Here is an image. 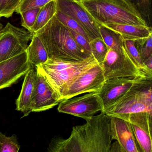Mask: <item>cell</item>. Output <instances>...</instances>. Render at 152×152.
<instances>
[{"instance_id": "1", "label": "cell", "mask_w": 152, "mask_h": 152, "mask_svg": "<svg viewBox=\"0 0 152 152\" xmlns=\"http://www.w3.org/2000/svg\"><path fill=\"white\" fill-rule=\"evenodd\" d=\"M72 128L69 137L51 140L47 152H109L112 139L110 117L103 112Z\"/></svg>"}, {"instance_id": "2", "label": "cell", "mask_w": 152, "mask_h": 152, "mask_svg": "<svg viewBox=\"0 0 152 152\" xmlns=\"http://www.w3.org/2000/svg\"><path fill=\"white\" fill-rule=\"evenodd\" d=\"M35 34L43 44L48 58L70 62H82L91 56L75 42L69 29L55 15Z\"/></svg>"}, {"instance_id": "3", "label": "cell", "mask_w": 152, "mask_h": 152, "mask_svg": "<svg viewBox=\"0 0 152 152\" xmlns=\"http://www.w3.org/2000/svg\"><path fill=\"white\" fill-rule=\"evenodd\" d=\"M81 6L99 25L148 26L132 0H79Z\"/></svg>"}, {"instance_id": "4", "label": "cell", "mask_w": 152, "mask_h": 152, "mask_svg": "<svg viewBox=\"0 0 152 152\" xmlns=\"http://www.w3.org/2000/svg\"><path fill=\"white\" fill-rule=\"evenodd\" d=\"M152 78L144 77L134 85L125 96L103 112L110 117L125 121L136 113H152Z\"/></svg>"}, {"instance_id": "5", "label": "cell", "mask_w": 152, "mask_h": 152, "mask_svg": "<svg viewBox=\"0 0 152 152\" xmlns=\"http://www.w3.org/2000/svg\"><path fill=\"white\" fill-rule=\"evenodd\" d=\"M105 80L102 68L96 63L79 73L63 86L60 94L61 101L82 94L98 92Z\"/></svg>"}, {"instance_id": "6", "label": "cell", "mask_w": 152, "mask_h": 152, "mask_svg": "<svg viewBox=\"0 0 152 152\" xmlns=\"http://www.w3.org/2000/svg\"><path fill=\"white\" fill-rule=\"evenodd\" d=\"M33 34L8 22L0 31V62L26 51Z\"/></svg>"}, {"instance_id": "7", "label": "cell", "mask_w": 152, "mask_h": 152, "mask_svg": "<svg viewBox=\"0 0 152 152\" xmlns=\"http://www.w3.org/2000/svg\"><path fill=\"white\" fill-rule=\"evenodd\" d=\"M101 66L106 80L123 77H150L137 67L124 46L117 50L109 49Z\"/></svg>"}, {"instance_id": "8", "label": "cell", "mask_w": 152, "mask_h": 152, "mask_svg": "<svg viewBox=\"0 0 152 152\" xmlns=\"http://www.w3.org/2000/svg\"><path fill=\"white\" fill-rule=\"evenodd\" d=\"M103 110V106L97 92L86 93L62 100L59 104L58 111L86 120L92 118L98 112Z\"/></svg>"}, {"instance_id": "9", "label": "cell", "mask_w": 152, "mask_h": 152, "mask_svg": "<svg viewBox=\"0 0 152 152\" xmlns=\"http://www.w3.org/2000/svg\"><path fill=\"white\" fill-rule=\"evenodd\" d=\"M145 77L148 76L123 77L106 80L97 92L103 106L102 112L123 98L136 83Z\"/></svg>"}, {"instance_id": "10", "label": "cell", "mask_w": 152, "mask_h": 152, "mask_svg": "<svg viewBox=\"0 0 152 152\" xmlns=\"http://www.w3.org/2000/svg\"><path fill=\"white\" fill-rule=\"evenodd\" d=\"M57 10L76 21L83 28L89 38H101L99 32L100 26L93 19L79 2L74 0H57Z\"/></svg>"}, {"instance_id": "11", "label": "cell", "mask_w": 152, "mask_h": 152, "mask_svg": "<svg viewBox=\"0 0 152 152\" xmlns=\"http://www.w3.org/2000/svg\"><path fill=\"white\" fill-rule=\"evenodd\" d=\"M60 102L59 96L57 92L45 77L36 70L31 97V112H39L50 110L59 104Z\"/></svg>"}, {"instance_id": "12", "label": "cell", "mask_w": 152, "mask_h": 152, "mask_svg": "<svg viewBox=\"0 0 152 152\" xmlns=\"http://www.w3.org/2000/svg\"><path fill=\"white\" fill-rule=\"evenodd\" d=\"M96 63H97V62L92 55L85 60L80 62L75 66L69 68L59 70H54L41 65L36 67L35 69L45 77L60 96L62 89L66 83L82 71Z\"/></svg>"}, {"instance_id": "13", "label": "cell", "mask_w": 152, "mask_h": 152, "mask_svg": "<svg viewBox=\"0 0 152 152\" xmlns=\"http://www.w3.org/2000/svg\"><path fill=\"white\" fill-rule=\"evenodd\" d=\"M34 67L29 61L26 51L0 62V89L16 83L29 70Z\"/></svg>"}, {"instance_id": "14", "label": "cell", "mask_w": 152, "mask_h": 152, "mask_svg": "<svg viewBox=\"0 0 152 152\" xmlns=\"http://www.w3.org/2000/svg\"><path fill=\"white\" fill-rule=\"evenodd\" d=\"M110 119L112 140H116L125 152H140L130 123L116 117Z\"/></svg>"}, {"instance_id": "15", "label": "cell", "mask_w": 152, "mask_h": 152, "mask_svg": "<svg viewBox=\"0 0 152 152\" xmlns=\"http://www.w3.org/2000/svg\"><path fill=\"white\" fill-rule=\"evenodd\" d=\"M36 76L35 67H32L26 73L20 94L16 101V110L21 112L24 114L23 117H26L31 112V97Z\"/></svg>"}, {"instance_id": "16", "label": "cell", "mask_w": 152, "mask_h": 152, "mask_svg": "<svg viewBox=\"0 0 152 152\" xmlns=\"http://www.w3.org/2000/svg\"><path fill=\"white\" fill-rule=\"evenodd\" d=\"M103 26L120 34L124 40L144 39L152 35V28L149 26L117 24H107Z\"/></svg>"}, {"instance_id": "17", "label": "cell", "mask_w": 152, "mask_h": 152, "mask_svg": "<svg viewBox=\"0 0 152 152\" xmlns=\"http://www.w3.org/2000/svg\"><path fill=\"white\" fill-rule=\"evenodd\" d=\"M31 40L26 51L29 63L34 67H36L46 63L49 58L46 49L41 39L33 34Z\"/></svg>"}, {"instance_id": "18", "label": "cell", "mask_w": 152, "mask_h": 152, "mask_svg": "<svg viewBox=\"0 0 152 152\" xmlns=\"http://www.w3.org/2000/svg\"><path fill=\"white\" fill-rule=\"evenodd\" d=\"M140 152H152V126L131 124Z\"/></svg>"}, {"instance_id": "19", "label": "cell", "mask_w": 152, "mask_h": 152, "mask_svg": "<svg viewBox=\"0 0 152 152\" xmlns=\"http://www.w3.org/2000/svg\"><path fill=\"white\" fill-rule=\"evenodd\" d=\"M56 1H52L41 8L31 33L34 34L43 28L57 12Z\"/></svg>"}, {"instance_id": "20", "label": "cell", "mask_w": 152, "mask_h": 152, "mask_svg": "<svg viewBox=\"0 0 152 152\" xmlns=\"http://www.w3.org/2000/svg\"><path fill=\"white\" fill-rule=\"evenodd\" d=\"M99 32L108 49L117 50L124 46V39L120 34L103 26H100Z\"/></svg>"}, {"instance_id": "21", "label": "cell", "mask_w": 152, "mask_h": 152, "mask_svg": "<svg viewBox=\"0 0 152 152\" xmlns=\"http://www.w3.org/2000/svg\"><path fill=\"white\" fill-rule=\"evenodd\" d=\"M124 48L137 67L147 75L152 77V76L149 75L145 70L136 40H124Z\"/></svg>"}, {"instance_id": "22", "label": "cell", "mask_w": 152, "mask_h": 152, "mask_svg": "<svg viewBox=\"0 0 152 152\" xmlns=\"http://www.w3.org/2000/svg\"><path fill=\"white\" fill-rule=\"evenodd\" d=\"M91 53L97 63L101 66L106 58L109 49L101 38H95L89 42Z\"/></svg>"}, {"instance_id": "23", "label": "cell", "mask_w": 152, "mask_h": 152, "mask_svg": "<svg viewBox=\"0 0 152 152\" xmlns=\"http://www.w3.org/2000/svg\"><path fill=\"white\" fill-rule=\"evenodd\" d=\"M55 16L56 18L66 27L82 35L90 42L88 36L83 28L75 20L59 10L57 11Z\"/></svg>"}, {"instance_id": "24", "label": "cell", "mask_w": 152, "mask_h": 152, "mask_svg": "<svg viewBox=\"0 0 152 152\" xmlns=\"http://www.w3.org/2000/svg\"><path fill=\"white\" fill-rule=\"evenodd\" d=\"M20 148L16 135L7 137L0 132V152H18Z\"/></svg>"}, {"instance_id": "25", "label": "cell", "mask_w": 152, "mask_h": 152, "mask_svg": "<svg viewBox=\"0 0 152 152\" xmlns=\"http://www.w3.org/2000/svg\"><path fill=\"white\" fill-rule=\"evenodd\" d=\"M41 9V8H34L20 13L21 17V26L28 31L31 32Z\"/></svg>"}, {"instance_id": "26", "label": "cell", "mask_w": 152, "mask_h": 152, "mask_svg": "<svg viewBox=\"0 0 152 152\" xmlns=\"http://www.w3.org/2000/svg\"><path fill=\"white\" fill-rule=\"evenodd\" d=\"M136 41L143 62L152 58V35L147 38L137 40Z\"/></svg>"}, {"instance_id": "27", "label": "cell", "mask_w": 152, "mask_h": 152, "mask_svg": "<svg viewBox=\"0 0 152 152\" xmlns=\"http://www.w3.org/2000/svg\"><path fill=\"white\" fill-rule=\"evenodd\" d=\"M21 0H0V18L12 16Z\"/></svg>"}, {"instance_id": "28", "label": "cell", "mask_w": 152, "mask_h": 152, "mask_svg": "<svg viewBox=\"0 0 152 152\" xmlns=\"http://www.w3.org/2000/svg\"><path fill=\"white\" fill-rule=\"evenodd\" d=\"M52 1L57 0H21L15 12L20 14L21 12L27 10L34 8H42Z\"/></svg>"}, {"instance_id": "29", "label": "cell", "mask_w": 152, "mask_h": 152, "mask_svg": "<svg viewBox=\"0 0 152 152\" xmlns=\"http://www.w3.org/2000/svg\"><path fill=\"white\" fill-rule=\"evenodd\" d=\"M139 12L146 21L151 18V0H132Z\"/></svg>"}, {"instance_id": "30", "label": "cell", "mask_w": 152, "mask_h": 152, "mask_svg": "<svg viewBox=\"0 0 152 152\" xmlns=\"http://www.w3.org/2000/svg\"><path fill=\"white\" fill-rule=\"evenodd\" d=\"M69 30L76 43L81 48H83L85 51L92 55L89 41L82 35L80 34L73 30H70V29H69Z\"/></svg>"}, {"instance_id": "31", "label": "cell", "mask_w": 152, "mask_h": 152, "mask_svg": "<svg viewBox=\"0 0 152 152\" xmlns=\"http://www.w3.org/2000/svg\"><path fill=\"white\" fill-rule=\"evenodd\" d=\"M109 152H125L117 142H114L111 144Z\"/></svg>"}, {"instance_id": "32", "label": "cell", "mask_w": 152, "mask_h": 152, "mask_svg": "<svg viewBox=\"0 0 152 152\" xmlns=\"http://www.w3.org/2000/svg\"><path fill=\"white\" fill-rule=\"evenodd\" d=\"M3 26L2 24L1 23H0V31L1 30V29H2L3 28Z\"/></svg>"}, {"instance_id": "33", "label": "cell", "mask_w": 152, "mask_h": 152, "mask_svg": "<svg viewBox=\"0 0 152 152\" xmlns=\"http://www.w3.org/2000/svg\"><path fill=\"white\" fill-rule=\"evenodd\" d=\"M74 1H79V0H74Z\"/></svg>"}]
</instances>
